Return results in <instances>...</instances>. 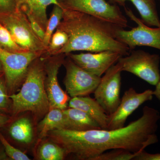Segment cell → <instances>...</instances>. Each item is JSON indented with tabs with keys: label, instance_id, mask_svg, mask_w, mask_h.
I'll use <instances>...</instances> for the list:
<instances>
[{
	"label": "cell",
	"instance_id": "obj_32",
	"mask_svg": "<svg viewBox=\"0 0 160 160\" xmlns=\"http://www.w3.org/2000/svg\"><path fill=\"white\" fill-rule=\"evenodd\" d=\"M155 86V89L153 90V96L160 102V81Z\"/></svg>",
	"mask_w": 160,
	"mask_h": 160
},
{
	"label": "cell",
	"instance_id": "obj_8",
	"mask_svg": "<svg viewBox=\"0 0 160 160\" xmlns=\"http://www.w3.org/2000/svg\"><path fill=\"white\" fill-rule=\"evenodd\" d=\"M125 7V12L138 26L131 30L121 28L116 33V38L125 44L130 51L137 46H146L160 50V27L152 28L135 15L131 9Z\"/></svg>",
	"mask_w": 160,
	"mask_h": 160
},
{
	"label": "cell",
	"instance_id": "obj_33",
	"mask_svg": "<svg viewBox=\"0 0 160 160\" xmlns=\"http://www.w3.org/2000/svg\"><path fill=\"white\" fill-rule=\"evenodd\" d=\"M2 73H4V71H3L2 66L0 62V74H2Z\"/></svg>",
	"mask_w": 160,
	"mask_h": 160
},
{
	"label": "cell",
	"instance_id": "obj_13",
	"mask_svg": "<svg viewBox=\"0 0 160 160\" xmlns=\"http://www.w3.org/2000/svg\"><path fill=\"white\" fill-rule=\"evenodd\" d=\"M76 64L92 74L101 77L123 57L117 52L105 50L99 52L67 54Z\"/></svg>",
	"mask_w": 160,
	"mask_h": 160
},
{
	"label": "cell",
	"instance_id": "obj_17",
	"mask_svg": "<svg viewBox=\"0 0 160 160\" xmlns=\"http://www.w3.org/2000/svg\"><path fill=\"white\" fill-rule=\"evenodd\" d=\"M38 141L46 138L49 132L56 129H69L68 118L63 110L51 108L38 123Z\"/></svg>",
	"mask_w": 160,
	"mask_h": 160
},
{
	"label": "cell",
	"instance_id": "obj_25",
	"mask_svg": "<svg viewBox=\"0 0 160 160\" xmlns=\"http://www.w3.org/2000/svg\"><path fill=\"white\" fill-rule=\"evenodd\" d=\"M0 142L9 160H29V157L22 150L16 148L8 141L0 131Z\"/></svg>",
	"mask_w": 160,
	"mask_h": 160
},
{
	"label": "cell",
	"instance_id": "obj_31",
	"mask_svg": "<svg viewBox=\"0 0 160 160\" xmlns=\"http://www.w3.org/2000/svg\"><path fill=\"white\" fill-rule=\"evenodd\" d=\"M9 160V158L6 155L4 147L0 142V160Z\"/></svg>",
	"mask_w": 160,
	"mask_h": 160
},
{
	"label": "cell",
	"instance_id": "obj_34",
	"mask_svg": "<svg viewBox=\"0 0 160 160\" xmlns=\"http://www.w3.org/2000/svg\"></svg>",
	"mask_w": 160,
	"mask_h": 160
},
{
	"label": "cell",
	"instance_id": "obj_7",
	"mask_svg": "<svg viewBox=\"0 0 160 160\" xmlns=\"http://www.w3.org/2000/svg\"><path fill=\"white\" fill-rule=\"evenodd\" d=\"M62 8L90 15L115 24L123 28L128 27L127 18L116 4L107 0H58Z\"/></svg>",
	"mask_w": 160,
	"mask_h": 160
},
{
	"label": "cell",
	"instance_id": "obj_4",
	"mask_svg": "<svg viewBox=\"0 0 160 160\" xmlns=\"http://www.w3.org/2000/svg\"><path fill=\"white\" fill-rule=\"evenodd\" d=\"M0 23L9 30L17 44L26 51L47 52L48 47L34 33L22 12L16 9L11 12H0Z\"/></svg>",
	"mask_w": 160,
	"mask_h": 160
},
{
	"label": "cell",
	"instance_id": "obj_10",
	"mask_svg": "<svg viewBox=\"0 0 160 160\" xmlns=\"http://www.w3.org/2000/svg\"><path fill=\"white\" fill-rule=\"evenodd\" d=\"M122 66L118 62L105 73L94 92V98L106 114H112L119 105L122 85Z\"/></svg>",
	"mask_w": 160,
	"mask_h": 160
},
{
	"label": "cell",
	"instance_id": "obj_6",
	"mask_svg": "<svg viewBox=\"0 0 160 160\" xmlns=\"http://www.w3.org/2000/svg\"><path fill=\"white\" fill-rule=\"evenodd\" d=\"M160 57L142 50H131L119 59L122 71L128 72L155 86L160 81Z\"/></svg>",
	"mask_w": 160,
	"mask_h": 160
},
{
	"label": "cell",
	"instance_id": "obj_21",
	"mask_svg": "<svg viewBox=\"0 0 160 160\" xmlns=\"http://www.w3.org/2000/svg\"><path fill=\"white\" fill-rule=\"evenodd\" d=\"M63 8L60 5H55L48 19L47 27L45 31V35L43 42L46 47H48L52 36L54 33V30L57 29L63 18Z\"/></svg>",
	"mask_w": 160,
	"mask_h": 160
},
{
	"label": "cell",
	"instance_id": "obj_29",
	"mask_svg": "<svg viewBox=\"0 0 160 160\" xmlns=\"http://www.w3.org/2000/svg\"><path fill=\"white\" fill-rule=\"evenodd\" d=\"M133 160H160V153H150L144 150L138 153Z\"/></svg>",
	"mask_w": 160,
	"mask_h": 160
},
{
	"label": "cell",
	"instance_id": "obj_15",
	"mask_svg": "<svg viewBox=\"0 0 160 160\" xmlns=\"http://www.w3.org/2000/svg\"><path fill=\"white\" fill-rule=\"evenodd\" d=\"M68 107L85 112L97 122L101 129H107L108 115L95 99L89 96L72 98Z\"/></svg>",
	"mask_w": 160,
	"mask_h": 160
},
{
	"label": "cell",
	"instance_id": "obj_27",
	"mask_svg": "<svg viewBox=\"0 0 160 160\" xmlns=\"http://www.w3.org/2000/svg\"><path fill=\"white\" fill-rule=\"evenodd\" d=\"M31 25L32 29L38 37L43 42L45 35V31L31 15L26 14Z\"/></svg>",
	"mask_w": 160,
	"mask_h": 160
},
{
	"label": "cell",
	"instance_id": "obj_19",
	"mask_svg": "<svg viewBox=\"0 0 160 160\" xmlns=\"http://www.w3.org/2000/svg\"><path fill=\"white\" fill-rule=\"evenodd\" d=\"M63 111L69 121L70 130L87 131L102 129L97 122L85 112L69 107Z\"/></svg>",
	"mask_w": 160,
	"mask_h": 160
},
{
	"label": "cell",
	"instance_id": "obj_1",
	"mask_svg": "<svg viewBox=\"0 0 160 160\" xmlns=\"http://www.w3.org/2000/svg\"><path fill=\"white\" fill-rule=\"evenodd\" d=\"M160 119L158 110L146 106L139 118L119 129H56L49 132L47 137L63 147L67 156H71L75 159L94 160L103 152L113 149L138 153L158 142L157 131Z\"/></svg>",
	"mask_w": 160,
	"mask_h": 160
},
{
	"label": "cell",
	"instance_id": "obj_16",
	"mask_svg": "<svg viewBox=\"0 0 160 160\" xmlns=\"http://www.w3.org/2000/svg\"><path fill=\"white\" fill-rule=\"evenodd\" d=\"M16 9L31 15L46 31L48 23L46 10L51 5H60L58 0H14Z\"/></svg>",
	"mask_w": 160,
	"mask_h": 160
},
{
	"label": "cell",
	"instance_id": "obj_24",
	"mask_svg": "<svg viewBox=\"0 0 160 160\" xmlns=\"http://www.w3.org/2000/svg\"><path fill=\"white\" fill-rule=\"evenodd\" d=\"M12 101L6 86L4 73L0 74V112L11 115Z\"/></svg>",
	"mask_w": 160,
	"mask_h": 160
},
{
	"label": "cell",
	"instance_id": "obj_22",
	"mask_svg": "<svg viewBox=\"0 0 160 160\" xmlns=\"http://www.w3.org/2000/svg\"><path fill=\"white\" fill-rule=\"evenodd\" d=\"M0 47L10 52H28L20 47L13 40L9 30L0 23Z\"/></svg>",
	"mask_w": 160,
	"mask_h": 160
},
{
	"label": "cell",
	"instance_id": "obj_3",
	"mask_svg": "<svg viewBox=\"0 0 160 160\" xmlns=\"http://www.w3.org/2000/svg\"><path fill=\"white\" fill-rule=\"evenodd\" d=\"M43 55L30 64L18 92L10 95L12 101L11 115L13 118L28 112H31L35 124H37L50 109L45 85Z\"/></svg>",
	"mask_w": 160,
	"mask_h": 160
},
{
	"label": "cell",
	"instance_id": "obj_5",
	"mask_svg": "<svg viewBox=\"0 0 160 160\" xmlns=\"http://www.w3.org/2000/svg\"><path fill=\"white\" fill-rule=\"evenodd\" d=\"M44 54L29 51L10 52L0 47V62L9 95L18 91L25 81L30 64Z\"/></svg>",
	"mask_w": 160,
	"mask_h": 160
},
{
	"label": "cell",
	"instance_id": "obj_30",
	"mask_svg": "<svg viewBox=\"0 0 160 160\" xmlns=\"http://www.w3.org/2000/svg\"><path fill=\"white\" fill-rule=\"evenodd\" d=\"M12 119L11 115L0 112V130L9 124Z\"/></svg>",
	"mask_w": 160,
	"mask_h": 160
},
{
	"label": "cell",
	"instance_id": "obj_2",
	"mask_svg": "<svg viewBox=\"0 0 160 160\" xmlns=\"http://www.w3.org/2000/svg\"><path fill=\"white\" fill-rule=\"evenodd\" d=\"M62 8V19L57 29L65 32L69 39L54 55H67L77 51L97 52L105 50L117 52L123 56L129 54V47L116 38L117 32L123 28L90 15Z\"/></svg>",
	"mask_w": 160,
	"mask_h": 160
},
{
	"label": "cell",
	"instance_id": "obj_9",
	"mask_svg": "<svg viewBox=\"0 0 160 160\" xmlns=\"http://www.w3.org/2000/svg\"><path fill=\"white\" fill-rule=\"evenodd\" d=\"M63 65L66 69L64 84L66 92L70 98L87 96L94 93L102 78L86 71L67 55Z\"/></svg>",
	"mask_w": 160,
	"mask_h": 160
},
{
	"label": "cell",
	"instance_id": "obj_28",
	"mask_svg": "<svg viewBox=\"0 0 160 160\" xmlns=\"http://www.w3.org/2000/svg\"><path fill=\"white\" fill-rule=\"evenodd\" d=\"M16 9L14 0H0V12H11Z\"/></svg>",
	"mask_w": 160,
	"mask_h": 160
},
{
	"label": "cell",
	"instance_id": "obj_11",
	"mask_svg": "<svg viewBox=\"0 0 160 160\" xmlns=\"http://www.w3.org/2000/svg\"><path fill=\"white\" fill-rule=\"evenodd\" d=\"M67 55L58 54L53 55H43L46 71L45 85L50 109L58 108L64 110L68 107L70 100L66 92L61 88L58 81V73L60 67Z\"/></svg>",
	"mask_w": 160,
	"mask_h": 160
},
{
	"label": "cell",
	"instance_id": "obj_26",
	"mask_svg": "<svg viewBox=\"0 0 160 160\" xmlns=\"http://www.w3.org/2000/svg\"><path fill=\"white\" fill-rule=\"evenodd\" d=\"M138 153H132L123 149H113L106 151L97 157L94 160H133Z\"/></svg>",
	"mask_w": 160,
	"mask_h": 160
},
{
	"label": "cell",
	"instance_id": "obj_14",
	"mask_svg": "<svg viewBox=\"0 0 160 160\" xmlns=\"http://www.w3.org/2000/svg\"><path fill=\"white\" fill-rule=\"evenodd\" d=\"M34 122L27 116L19 115L0 131L9 142L23 145H30L34 139Z\"/></svg>",
	"mask_w": 160,
	"mask_h": 160
},
{
	"label": "cell",
	"instance_id": "obj_20",
	"mask_svg": "<svg viewBox=\"0 0 160 160\" xmlns=\"http://www.w3.org/2000/svg\"><path fill=\"white\" fill-rule=\"evenodd\" d=\"M35 156L39 160H62L67 157L63 147L46 137L37 141Z\"/></svg>",
	"mask_w": 160,
	"mask_h": 160
},
{
	"label": "cell",
	"instance_id": "obj_12",
	"mask_svg": "<svg viewBox=\"0 0 160 160\" xmlns=\"http://www.w3.org/2000/svg\"><path fill=\"white\" fill-rule=\"evenodd\" d=\"M153 90L147 89L138 93L133 88L124 92L119 105L112 114L108 115L107 129H119L125 126L128 118L143 103L151 101Z\"/></svg>",
	"mask_w": 160,
	"mask_h": 160
},
{
	"label": "cell",
	"instance_id": "obj_18",
	"mask_svg": "<svg viewBox=\"0 0 160 160\" xmlns=\"http://www.w3.org/2000/svg\"><path fill=\"white\" fill-rule=\"evenodd\" d=\"M111 3L125 6L126 1L134 5L141 16L142 20L150 26L160 27V19L155 0H108Z\"/></svg>",
	"mask_w": 160,
	"mask_h": 160
},
{
	"label": "cell",
	"instance_id": "obj_23",
	"mask_svg": "<svg viewBox=\"0 0 160 160\" xmlns=\"http://www.w3.org/2000/svg\"><path fill=\"white\" fill-rule=\"evenodd\" d=\"M69 39L68 35L65 32L56 29L52 36L48 49L46 54L47 55H53L65 46Z\"/></svg>",
	"mask_w": 160,
	"mask_h": 160
}]
</instances>
